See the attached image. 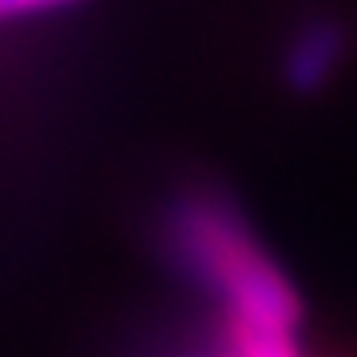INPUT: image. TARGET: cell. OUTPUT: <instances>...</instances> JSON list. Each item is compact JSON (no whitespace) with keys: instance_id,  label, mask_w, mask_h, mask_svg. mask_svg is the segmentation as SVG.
<instances>
[{"instance_id":"cell-1","label":"cell","mask_w":357,"mask_h":357,"mask_svg":"<svg viewBox=\"0 0 357 357\" xmlns=\"http://www.w3.org/2000/svg\"><path fill=\"white\" fill-rule=\"evenodd\" d=\"M167 243L178 266L215 294L227 321L246 330L298 333L302 298L282 266L262 250L238 206L222 191H183L167 211Z\"/></svg>"},{"instance_id":"cell-2","label":"cell","mask_w":357,"mask_h":357,"mask_svg":"<svg viewBox=\"0 0 357 357\" xmlns=\"http://www.w3.org/2000/svg\"><path fill=\"white\" fill-rule=\"evenodd\" d=\"M345 56V28L337 20H310L286 48V64L282 76L294 91H318L321 84H330V76L337 72Z\"/></svg>"},{"instance_id":"cell-3","label":"cell","mask_w":357,"mask_h":357,"mask_svg":"<svg viewBox=\"0 0 357 357\" xmlns=\"http://www.w3.org/2000/svg\"><path fill=\"white\" fill-rule=\"evenodd\" d=\"M227 357H302L298 354V333L274 330H246L227 321Z\"/></svg>"},{"instance_id":"cell-4","label":"cell","mask_w":357,"mask_h":357,"mask_svg":"<svg viewBox=\"0 0 357 357\" xmlns=\"http://www.w3.org/2000/svg\"><path fill=\"white\" fill-rule=\"evenodd\" d=\"M72 0H0V16H20V13H44V8H60Z\"/></svg>"}]
</instances>
